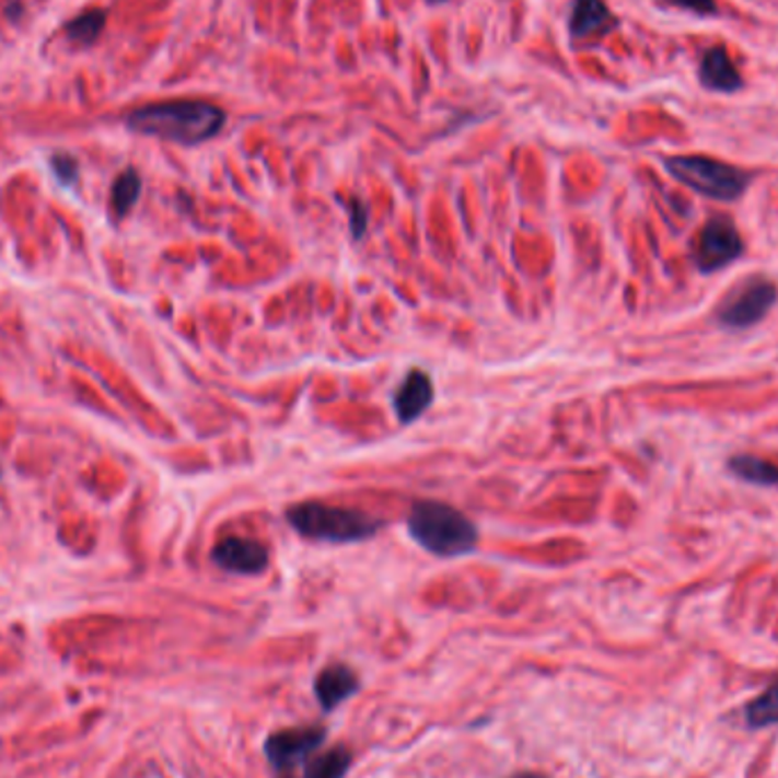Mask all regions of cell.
<instances>
[{"label": "cell", "instance_id": "obj_6", "mask_svg": "<svg viewBox=\"0 0 778 778\" xmlns=\"http://www.w3.org/2000/svg\"><path fill=\"white\" fill-rule=\"evenodd\" d=\"M744 253V242L729 217H712L701 228L695 244V263L704 274L729 267Z\"/></svg>", "mask_w": 778, "mask_h": 778}, {"label": "cell", "instance_id": "obj_21", "mask_svg": "<svg viewBox=\"0 0 778 778\" xmlns=\"http://www.w3.org/2000/svg\"><path fill=\"white\" fill-rule=\"evenodd\" d=\"M510 778H546V776L535 774V771H522V774H514V776H510Z\"/></svg>", "mask_w": 778, "mask_h": 778}, {"label": "cell", "instance_id": "obj_15", "mask_svg": "<svg viewBox=\"0 0 778 778\" xmlns=\"http://www.w3.org/2000/svg\"><path fill=\"white\" fill-rule=\"evenodd\" d=\"M105 23H107L105 10L101 8L84 10L71 23H67V37L80 46H90L101 37V33L105 31Z\"/></svg>", "mask_w": 778, "mask_h": 778}, {"label": "cell", "instance_id": "obj_16", "mask_svg": "<svg viewBox=\"0 0 778 778\" xmlns=\"http://www.w3.org/2000/svg\"><path fill=\"white\" fill-rule=\"evenodd\" d=\"M746 724L752 729H767L778 724V678L744 710Z\"/></svg>", "mask_w": 778, "mask_h": 778}, {"label": "cell", "instance_id": "obj_14", "mask_svg": "<svg viewBox=\"0 0 778 778\" xmlns=\"http://www.w3.org/2000/svg\"><path fill=\"white\" fill-rule=\"evenodd\" d=\"M353 756L349 748L335 746L328 748L326 754H320L307 760L305 765V778H344L346 771L351 769Z\"/></svg>", "mask_w": 778, "mask_h": 778}, {"label": "cell", "instance_id": "obj_13", "mask_svg": "<svg viewBox=\"0 0 778 778\" xmlns=\"http://www.w3.org/2000/svg\"><path fill=\"white\" fill-rule=\"evenodd\" d=\"M729 469L744 483L752 485H763L771 487L778 485V467L765 457L752 455V453H740L729 460Z\"/></svg>", "mask_w": 778, "mask_h": 778}, {"label": "cell", "instance_id": "obj_3", "mask_svg": "<svg viewBox=\"0 0 778 778\" xmlns=\"http://www.w3.org/2000/svg\"><path fill=\"white\" fill-rule=\"evenodd\" d=\"M287 522L305 539L326 544H353L376 535L385 524L360 510L328 506L322 501L297 503L287 510Z\"/></svg>", "mask_w": 778, "mask_h": 778}, {"label": "cell", "instance_id": "obj_9", "mask_svg": "<svg viewBox=\"0 0 778 778\" xmlns=\"http://www.w3.org/2000/svg\"><path fill=\"white\" fill-rule=\"evenodd\" d=\"M432 398H436V385H432L430 373L423 369L408 371L392 398L398 421L406 426L417 421L430 408Z\"/></svg>", "mask_w": 778, "mask_h": 778}, {"label": "cell", "instance_id": "obj_4", "mask_svg": "<svg viewBox=\"0 0 778 778\" xmlns=\"http://www.w3.org/2000/svg\"><path fill=\"white\" fill-rule=\"evenodd\" d=\"M665 166L678 183L692 191L712 200H724V204L738 200L746 191L748 181H752L746 171L706 155H676L665 160Z\"/></svg>", "mask_w": 778, "mask_h": 778}, {"label": "cell", "instance_id": "obj_12", "mask_svg": "<svg viewBox=\"0 0 778 778\" xmlns=\"http://www.w3.org/2000/svg\"><path fill=\"white\" fill-rule=\"evenodd\" d=\"M615 19L603 0H576L571 19H569V33L576 39H585L596 33H605Z\"/></svg>", "mask_w": 778, "mask_h": 778}, {"label": "cell", "instance_id": "obj_1", "mask_svg": "<svg viewBox=\"0 0 778 778\" xmlns=\"http://www.w3.org/2000/svg\"><path fill=\"white\" fill-rule=\"evenodd\" d=\"M126 126L137 135L196 147L223 130L225 112L206 101H164L132 109Z\"/></svg>", "mask_w": 778, "mask_h": 778}, {"label": "cell", "instance_id": "obj_5", "mask_svg": "<svg viewBox=\"0 0 778 778\" xmlns=\"http://www.w3.org/2000/svg\"><path fill=\"white\" fill-rule=\"evenodd\" d=\"M778 301V287L760 276L746 278L722 299L717 322L727 328H748L763 322Z\"/></svg>", "mask_w": 778, "mask_h": 778}, {"label": "cell", "instance_id": "obj_2", "mask_svg": "<svg viewBox=\"0 0 778 778\" xmlns=\"http://www.w3.org/2000/svg\"><path fill=\"white\" fill-rule=\"evenodd\" d=\"M413 539L426 551L440 558H457L472 554L478 546V529L467 514L440 503L417 501L408 516Z\"/></svg>", "mask_w": 778, "mask_h": 778}, {"label": "cell", "instance_id": "obj_22", "mask_svg": "<svg viewBox=\"0 0 778 778\" xmlns=\"http://www.w3.org/2000/svg\"><path fill=\"white\" fill-rule=\"evenodd\" d=\"M426 3H430V5H440V3H446V0H426Z\"/></svg>", "mask_w": 778, "mask_h": 778}, {"label": "cell", "instance_id": "obj_8", "mask_svg": "<svg viewBox=\"0 0 778 778\" xmlns=\"http://www.w3.org/2000/svg\"><path fill=\"white\" fill-rule=\"evenodd\" d=\"M212 562L230 573L257 576L269 567V549L251 537H223L212 549Z\"/></svg>", "mask_w": 778, "mask_h": 778}, {"label": "cell", "instance_id": "obj_17", "mask_svg": "<svg viewBox=\"0 0 778 778\" xmlns=\"http://www.w3.org/2000/svg\"><path fill=\"white\" fill-rule=\"evenodd\" d=\"M141 194V178L135 169H126L112 185V208L119 217L128 214Z\"/></svg>", "mask_w": 778, "mask_h": 778}, {"label": "cell", "instance_id": "obj_7", "mask_svg": "<svg viewBox=\"0 0 778 778\" xmlns=\"http://www.w3.org/2000/svg\"><path fill=\"white\" fill-rule=\"evenodd\" d=\"M326 740L324 727H301L276 731L265 742V756L274 769H292L307 760Z\"/></svg>", "mask_w": 778, "mask_h": 778}, {"label": "cell", "instance_id": "obj_11", "mask_svg": "<svg viewBox=\"0 0 778 778\" xmlns=\"http://www.w3.org/2000/svg\"><path fill=\"white\" fill-rule=\"evenodd\" d=\"M699 78L706 90L717 94H735L742 86V76L722 46L710 48L701 57Z\"/></svg>", "mask_w": 778, "mask_h": 778}, {"label": "cell", "instance_id": "obj_18", "mask_svg": "<svg viewBox=\"0 0 778 778\" xmlns=\"http://www.w3.org/2000/svg\"><path fill=\"white\" fill-rule=\"evenodd\" d=\"M50 166L55 171L57 181H60L62 185H73L78 181V162L71 155H65V153L53 155Z\"/></svg>", "mask_w": 778, "mask_h": 778}, {"label": "cell", "instance_id": "obj_19", "mask_svg": "<svg viewBox=\"0 0 778 778\" xmlns=\"http://www.w3.org/2000/svg\"><path fill=\"white\" fill-rule=\"evenodd\" d=\"M670 5L678 8V10H687V12H695L699 16H710L717 12V3L715 0H667Z\"/></svg>", "mask_w": 778, "mask_h": 778}, {"label": "cell", "instance_id": "obj_20", "mask_svg": "<svg viewBox=\"0 0 778 778\" xmlns=\"http://www.w3.org/2000/svg\"><path fill=\"white\" fill-rule=\"evenodd\" d=\"M349 212H351V235H353L356 240H360V237L364 235L367 223H369V212H367V208L360 204L358 198L351 200Z\"/></svg>", "mask_w": 778, "mask_h": 778}, {"label": "cell", "instance_id": "obj_10", "mask_svg": "<svg viewBox=\"0 0 778 778\" xmlns=\"http://www.w3.org/2000/svg\"><path fill=\"white\" fill-rule=\"evenodd\" d=\"M360 689L358 674L346 665H328L314 678V697L320 706L330 712L346 699H351Z\"/></svg>", "mask_w": 778, "mask_h": 778}]
</instances>
